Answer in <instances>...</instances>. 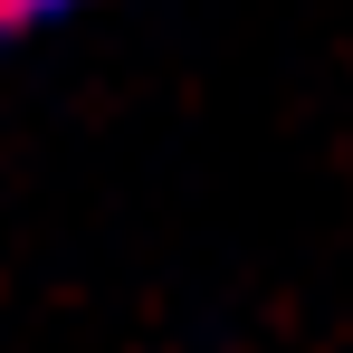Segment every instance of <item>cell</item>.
<instances>
[{"label":"cell","mask_w":353,"mask_h":353,"mask_svg":"<svg viewBox=\"0 0 353 353\" xmlns=\"http://www.w3.org/2000/svg\"><path fill=\"white\" fill-rule=\"evenodd\" d=\"M48 10H67V0H0V39L29 29V19H48Z\"/></svg>","instance_id":"1"}]
</instances>
